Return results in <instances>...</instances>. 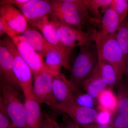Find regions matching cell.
Wrapping results in <instances>:
<instances>
[{"label":"cell","mask_w":128,"mask_h":128,"mask_svg":"<svg viewBox=\"0 0 128 128\" xmlns=\"http://www.w3.org/2000/svg\"><path fill=\"white\" fill-rule=\"evenodd\" d=\"M117 32L105 39L96 41L95 44L98 58L105 60L112 66L120 82L124 74L127 62L117 41Z\"/></svg>","instance_id":"obj_5"},{"label":"cell","mask_w":128,"mask_h":128,"mask_svg":"<svg viewBox=\"0 0 128 128\" xmlns=\"http://www.w3.org/2000/svg\"><path fill=\"white\" fill-rule=\"evenodd\" d=\"M63 128H82L80 127L74 121L69 119H66L65 121Z\"/></svg>","instance_id":"obj_32"},{"label":"cell","mask_w":128,"mask_h":128,"mask_svg":"<svg viewBox=\"0 0 128 128\" xmlns=\"http://www.w3.org/2000/svg\"><path fill=\"white\" fill-rule=\"evenodd\" d=\"M118 105L110 125L114 128H128V82L118 83Z\"/></svg>","instance_id":"obj_13"},{"label":"cell","mask_w":128,"mask_h":128,"mask_svg":"<svg viewBox=\"0 0 128 128\" xmlns=\"http://www.w3.org/2000/svg\"><path fill=\"white\" fill-rule=\"evenodd\" d=\"M48 16H44L39 19L29 21L28 22L31 24L32 26L39 30L46 41L60 52L64 59V67L71 71L72 67L69 64V59L66 58L64 50L60 44L55 28L50 22Z\"/></svg>","instance_id":"obj_8"},{"label":"cell","mask_w":128,"mask_h":128,"mask_svg":"<svg viewBox=\"0 0 128 128\" xmlns=\"http://www.w3.org/2000/svg\"><path fill=\"white\" fill-rule=\"evenodd\" d=\"M53 128H63V127H61L60 125L58 124V123L55 120H54V126Z\"/></svg>","instance_id":"obj_33"},{"label":"cell","mask_w":128,"mask_h":128,"mask_svg":"<svg viewBox=\"0 0 128 128\" xmlns=\"http://www.w3.org/2000/svg\"><path fill=\"white\" fill-rule=\"evenodd\" d=\"M25 120L27 128H41L44 116L39 104L33 98H25Z\"/></svg>","instance_id":"obj_18"},{"label":"cell","mask_w":128,"mask_h":128,"mask_svg":"<svg viewBox=\"0 0 128 128\" xmlns=\"http://www.w3.org/2000/svg\"><path fill=\"white\" fill-rule=\"evenodd\" d=\"M112 0H85L89 14L100 24L102 16L109 9Z\"/></svg>","instance_id":"obj_23"},{"label":"cell","mask_w":128,"mask_h":128,"mask_svg":"<svg viewBox=\"0 0 128 128\" xmlns=\"http://www.w3.org/2000/svg\"><path fill=\"white\" fill-rule=\"evenodd\" d=\"M124 74L126 75V76L128 79V62L127 63V65H126V69H125V72H124Z\"/></svg>","instance_id":"obj_34"},{"label":"cell","mask_w":128,"mask_h":128,"mask_svg":"<svg viewBox=\"0 0 128 128\" xmlns=\"http://www.w3.org/2000/svg\"><path fill=\"white\" fill-rule=\"evenodd\" d=\"M19 36L42 57H44L48 43L38 29L32 26L28 27L25 32Z\"/></svg>","instance_id":"obj_17"},{"label":"cell","mask_w":128,"mask_h":128,"mask_svg":"<svg viewBox=\"0 0 128 128\" xmlns=\"http://www.w3.org/2000/svg\"><path fill=\"white\" fill-rule=\"evenodd\" d=\"M112 118V115L110 112L104 111H98L95 122L96 124L102 125H110Z\"/></svg>","instance_id":"obj_27"},{"label":"cell","mask_w":128,"mask_h":128,"mask_svg":"<svg viewBox=\"0 0 128 128\" xmlns=\"http://www.w3.org/2000/svg\"><path fill=\"white\" fill-rule=\"evenodd\" d=\"M82 85L86 93L96 100L100 92L108 87L101 78L96 65L91 74L83 81Z\"/></svg>","instance_id":"obj_19"},{"label":"cell","mask_w":128,"mask_h":128,"mask_svg":"<svg viewBox=\"0 0 128 128\" xmlns=\"http://www.w3.org/2000/svg\"><path fill=\"white\" fill-rule=\"evenodd\" d=\"M0 41L8 49L14 60L13 70L18 84L23 91L25 98H33L32 76L28 66L19 54L16 44L9 37L4 38Z\"/></svg>","instance_id":"obj_6"},{"label":"cell","mask_w":128,"mask_h":128,"mask_svg":"<svg viewBox=\"0 0 128 128\" xmlns=\"http://www.w3.org/2000/svg\"><path fill=\"white\" fill-rule=\"evenodd\" d=\"M54 120L48 114H45L41 128H53Z\"/></svg>","instance_id":"obj_30"},{"label":"cell","mask_w":128,"mask_h":128,"mask_svg":"<svg viewBox=\"0 0 128 128\" xmlns=\"http://www.w3.org/2000/svg\"><path fill=\"white\" fill-rule=\"evenodd\" d=\"M50 2V16L70 26L84 31L83 28L88 23L98 24L91 16L85 0H54Z\"/></svg>","instance_id":"obj_1"},{"label":"cell","mask_w":128,"mask_h":128,"mask_svg":"<svg viewBox=\"0 0 128 128\" xmlns=\"http://www.w3.org/2000/svg\"><path fill=\"white\" fill-rule=\"evenodd\" d=\"M28 1L29 0H0V4H11L16 7H17L20 10L23 5Z\"/></svg>","instance_id":"obj_29"},{"label":"cell","mask_w":128,"mask_h":128,"mask_svg":"<svg viewBox=\"0 0 128 128\" xmlns=\"http://www.w3.org/2000/svg\"><path fill=\"white\" fill-rule=\"evenodd\" d=\"M19 54L31 70L34 76L45 68L43 57L34 49L22 40L19 35L12 38Z\"/></svg>","instance_id":"obj_10"},{"label":"cell","mask_w":128,"mask_h":128,"mask_svg":"<svg viewBox=\"0 0 128 128\" xmlns=\"http://www.w3.org/2000/svg\"><path fill=\"white\" fill-rule=\"evenodd\" d=\"M14 60L6 47L0 42V78L1 83L12 86L16 89L20 88L14 75Z\"/></svg>","instance_id":"obj_14"},{"label":"cell","mask_w":128,"mask_h":128,"mask_svg":"<svg viewBox=\"0 0 128 128\" xmlns=\"http://www.w3.org/2000/svg\"><path fill=\"white\" fill-rule=\"evenodd\" d=\"M97 68L103 81L110 87H113L119 82L115 69L105 60L98 58Z\"/></svg>","instance_id":"obj_22"},{"label":"cell","mask_w":128,"mask_h":128,"mask_svg":"<svg viewBox=\"0 0 128 128\" xmlns=\"http://www.w3.org/2000/svg\"><path fill=\"white\" fill-rule=\"evenodd\" d=\"M54 76L45 68L34 76L33 96L38 103H45L54 108L57 102L53 92Z\"/></svg>","instance_id":"obj_7"},{"label":"cell","mask_w":128,"mask_h":128,"mask_svg":"<svg viewBox=\"0 0 128 128\" xmlns=\"http://www.w3.org/2000/svg\"><path fill=\"white\" fill-rule=\"evenodd\" d=\"M52 6L50 1L29 0L20 10L28 22L33 21L50 15Z\"/></svg>","instance_id":"obj_15"},{"label":"cell","mask_w":128,"mask_h":128,"mask_svg":"<svg viewBox=\"0 0 128 128\" xmlns=\"http://www.w3.org/2000/svg\"><path fill=\"white\" fill-rule=\"evenodd\" d=\"M99 24L100 29L98 31L95 42L105 39L117 32L119 21L116 13L110 8L104 14Z\"/></svg>","instance_id":"obj_16"},{"label":"cell","mask_w":128,"mask_h":128,"mask_svg":"<svg viewBox=\"0 0 128 128\" xmlns=\"http://www.w3.org/2000/svg\"><path fill=\"white\" fill-rule=\"evenodd\" d=\"M75 100L78 105L85 107L94 108L96 104V99L88 93L78 92L75 96Z\"/></svg>","instance_id":"obj_26"},{"label":"cell","mask_w":128,"mask_h":128,"mask_svg":"<svg viewBox=\"0 0 128 128\" xmlns=\"http://www.w3.org/2000/svg\"><path fill=\"white\" fill-rule=\"evenodd\" d=\"M110 8L116 13L120 26L128 15V0H112Z\"/></svg>","instance_id":"obj_25"},{"label":"cell","mask_w":128,"mask_h":128,"mask_svg":"<svg viewBox=\"0 0 128 128\" xmlns=\"http://www.w3.org/2000/svg\"><path fill=\"white\" fill-rule=\"evenodd\" d=\"M44 57L45 68L54 76L59 74L64 65V59L60 52L48 43Z\"/></svg>","instance_id":"obj_20"},{"label":"cell","mask_w":128,"mask_h":128,"mask_svg":"<svg viewBox=\"0 0 128 128\" xmlns=\"http://www.w3.org/2000/svg\"><path fill=\"white\" fill-rule=\"evenodd\" d=\"M116 39L127 63L128 62V15L118 28Z\"/></svg>","instance_id":"obj_24"},{"label":"cell","mask_w":128,"mask_h":128,"mask_svg":"<svg viewBox=\"0 0 128 128\" xmlns=\"http://www.w3.org/2000/svg\"><path fill=\"white\" fill-rule=\"evenodd\" d=\"M0 18L17 36L22 34L28 27V22L22 12L11 4H1Z\"/></svg>","instance_id":"obj_12"},{"label":"cell","mask_w":128,"mask_h":128,"mask_svg":"<svg viewBox=\"0 0 128 128\" xmlns=\"http://www.w3.org/2000/svg\"><path fill=\"white\" fill-rule=\"evenodd\" d=\"M80 126L82 128H114L110 125H102L97 124H92Z\"/></svg>","instance_id":"obj_31"},{"label":"cell","mask_w":128,"mask_h":128,"mask_svg":"<svg viewBox=\"0 0 128 128\" xmlns=\"http://www.w3.org/2000/svg\"><path fill=\"white\" fill-rule=\"evenodd\" d=\"M52 89L56 100L57 103L60 105L76 102L75 96L73 92H80L78 88L70 82L64 75L61 73L54 76Z\"/></svg>","instance_id":"obj_11"},{"label":"cell","mask_w":128,"mask_h":128,"mask_svg":"<svg viewBox=\"0 0 128 128\" xmlns=\"http://www.w3.org/2000/svg\"><path fill=\"white\" fill-rule=\"evenodd\" d=\"M96 101L98 111L110 112L113 116L116 110L118 99L112 87L108 86L100 92Z\"/></svg>","instance_id":"obj_21"},{"label":"cell","mask_w":128,"mask_h":128,"mask_svg":"<svg viewBox=\"0 0 128 128\" xmlns=\"http://www.w3.org/2000/svg\"><path fill=\"white\" fill-rule=\"evenodd\" d=\"M0 128H14L4 110L0 106Z\"/></svg>","instance_id":"obj_28"},{"label":"cell","mask_w":128,"mask_h":128,"mask_svg":"<svg viewBox=\"0 0 128 128\" xmlns=\"http://www.w3.org/2000/svg\"><path fill=\"white\" fill-rule=\"evenodd\" d=\"M50 18L55 28L57 38L68 59L74 48L95 42L96 29L87 32L81 31L64 24L56 18L50 16Z\"/></svg>","instance_id":"obj_2"},{"label":"cell","mask_w":128,"mask_h":128,"mask_svg":"<svg viewBox=\"0 0 128 128\" xmlns=\"http://www.w3.org/2000/svg\"><path fill=\"white\" fill-rule=\"evenodd\" d=\"M2 96L0 105L14 128H27L25 120V109L16 89L0 83Z\"/></svg>","instance_id":"obj_4"},{"label":"cell","mask_w":128,"mask_h":128,"mask_svg":"<svg viewBox=\"0 0 128 128\" xmlns=\"http://www.w3.org/2000/svg\"><path fill=\"white\" fill-rule=\"evenodd\" d=\"M54 108L68 114L73 121L80 126L95 122L97 116L98 111L94 108L82 106L76 102L66 105L57 103Z\"/></svg>","instance_id":"obj_9"},{"label":"cell","mask_w":128,"mask_h":128,"mask_svg":"<svg viewBox=\"0 0 128 128\" xmlns=\"http://www.w3.org/2000/svg\"><path fill=\"white\" fill-rule=\"evenodd\" d=\"M98 60L96 44L80 47V52L72 67L70 82L78 88L91 74Z\"/></svg>","instance_id":"obj_3"}]
</instances>
